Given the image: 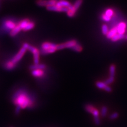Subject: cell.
I'll list each match as a JSON object with an SVG mask.
<instances>
[{"instance_id":"7a4b0ae2","label":"cell","mask_w":127,"mask_h":127,"mask_svg":"<svg viewBox=\"0 0 127 127\" xmlns=\"http://www.w3.org/2000/svg\"><path fill=\"white\" fill-rule=\"evenodd\" d=\"M57 44L56 43L51 42H44L41 45V51H40V52L43 55L54 53L57 51Z\"/></svg>"},{"instance_id":"484cf974","label":"cell","mask_w":127,"mask_h":127,"mask_svg":"<svg viewBox=\"0 0 127 127\" xmlns=\"http://www.w3.org/2000/svg\"><path fill=\"white\" fill-rule=\"evenodd\" d=\"M113 13H114V12H113V11L112 10V9H109L108 10H106L105 11L104 14L105 15H106L107 16H108V17L111 18L112 16L113 15Z\"/></svg>"},{"instance_id":"f1b7e54d","label":"cell","mask_w":127,"mask_h":127,"mask_svg":"<svg viewBox=\"0 0 127 127\" xmlns=\"http://www.w3.org/2000/svg\"><path fill=\"white\" fill-rule=\"evenodd\" d=\"M102 18L103 20H104V21H106V22H108V21H109L110 20H111V18L108 17V16H107L104 14L102 15Z\"/></svg>"},{"instance_id":"9c48e42d","label":"cell","mask_w":127,"mask_h":127,"mask_svg":"<svg viewBox=\"0 0 127 127\" xmlns=\"http://www.w3.org/2000/svg\"><path fill=\"white\" fill-rule=\"evenodd\" d=\"M46 9L50 11H54L58 12H67L68 10V9L59 7V6H57L56 5L47 6Z\"/></svg>"},{"instance_id":"6da1fadb","label":"cell","mask_w":127,"mask_h":127,"mask_svg":"<svg viewBox=\"0 0 127 127\" xmlns=\"http://www.w3.org/2000/svg\"><path fill=\"white\" fill-rule=\"evenodd\" d=\"M12 101L16 106H19L21 109L26 108L31 109L34 106L35 98L34 96L30 94L25 89H19L12 96Z\"/></svg>"},{"instance_id":"30bf717a","label":"cell","mask_w":127,"mask_h":127,"mask_svg":"<svg viewBox=\"0 0 127 127\" xmlns=\"http://www.w3.org/2000/svg\"><path fill=\"white\" fill-rule=\"evenodd\" d=\"M56 5L59 7L67 8L68 9H69L72 6V4L67 0H58Z\"/></svg>"},{"instance_id":"8992f818","label":"cell","mask_w":127,"mask_h":127,"mask_svg":"<svg viewBox=\"0 0 127 127\" xmlns=\"http://www.w3.org/2000/svg\"><path fill=\"white\" fill-rule=\"evenodd\" d=\"M26 51H27V50L25 49L24 47H22L19 50L18 52L13 57L11 61L13 63H14V64H16L19 61H20V60L22 58L23 56L25 55Z\"/></svg>"},{"instance_id":"d4e9b609","label":"cell","mask_w":127,"mask_h":127,"mask_svg":"<svg viewBox=\"0 0 127 127\" xmlns=\"http://www.w3.org/2000/svg\"><path fill=\"white\" fill-rule=\"evenodd\" d=\"M102 32L104 35H106L109 32L108 27L106 25H103L102 26Z\"/></svg>"},{"instance_id":"4dcf8cb0","label":"cell","mask_w":127,"mask_h":127,"mask_svg":"<svg viewBox=\"0 0 127 127\" xmlns=\"http://www.w3.org/2000/svg\"><path fill=\"white\" fill-rule=\"evenodd\" d=\"M126 39H127V36H126Z\"/></svg>"},{"instance_id":"7402d4cb","label":"cell","mask_w":127,"mask_h":127,"mask_svg":"<svg viewBox=\"0 0 127 127\" xmlns=\"http://www.w3.org/2000/svg\"><path fill=\"white\" fill-rule=\"evenodd\" d=\"M115 69H116V67L114 65H111L110 67L109 71H110V76L111 77H114L115 76Z\"/></svg>"},{"instance_id":"ac0fdd59","label":"cell","mask_w":127,"mask_h":127,"mask_svg":"<svg viewBox=\"0 0 127 127\" xmlns=\"http://www.w3.org/2000/svg\"><path fill=\"white\" fill-rule=\"evenodd\" d=\"M35 22L32 21H31V20H30V21L29 22L28 25H26V26L24 29L23 31H28L31 30H32L33 28H35Z\"/></svg>"},{"instance_id":"ba28073f","label":"cell","mask_w":127,"mask_h":127,"mask_svg":"<svg viewBox=\"0 0 127 127\" xmlns=\"http://www.w3.org/2000/svg\"><path fill=\"white\" fill-rule=\"evenodd\" d=\"M95 85L97 88H99V89L104 90V91H106L107 92H111L112 91L111 87L107 85L104 82H96Z\"/></svg>"},{"instance_id":"4fadbf2b","label":"cell","mask_w":127,"mask_h":127,"mask_svg":"<svg viewBox=\"0 0 127 127\" xmlns=\"http://www.w3.org/2000/svg\"><path fill=\"white\" fill-rule=\"evenodd\" d=\"M16 67V64L13 63L11 61H6L4 65V67L5 69L8 71H11V70L14 69Z\"/></svg>"},{"instance_id":"4316f807","label":"cell","mask_w":127,"mask_h":127,"mask_svg":"<svg viewBox=\"0 0 127 127\" xmlns=\"http://www.w3.org/2000/svg\"><path fill=\"white\" fill-rule=\"evenodd\" d=\"M114 81V77H111V76H109V77L106 79L105 81V83L107 85H110V84H111L112 83H113Z\"/></svg>"},{"instance_id":"5b68a950","label":"cell","mask_w":127,"mask_h":127,"mask_svg":"<svg viewBox=\"0 0 127 127\" xmlns=\"http://www.w3.org/2000/svg\"><path fill=\"white\" fill-rule=\"evenodd\" d=\"M77 43L78 42L76 40L72 39L68 41H67L64 43L57 44V51L65 48L72 49L73 47L75 46Z\"/></svg>"},{"instance_id":"603a6c76","label":"cell","mask_w":127,"mask_h":127,"mask_svg":"<svg viewBox=\"0 0 127 127\" xmlns=\"http://www.w3.org/2000/svg\"><path fill=\"white\" fill-rule=\"evenodd\" d=\"M108 111V109L106 106H103L101 108V114L102 117L106 116Z\"/></svg>"},{"instance_id":"83f0119b","label":"cell","mask_w":127,"mask_h":127,"mask_svg":"<svg viewBox=\"0 0 127 127\" xmlns=\"http://www.w3.org/2000/svg\"><path fill=\"white\" fill-rule=\"evenodd\" d=\"M94 121L95 124L97 126H99L101 124V120L100 119V117H97V118H94Z\"/></svg>"},{"instance_id":"ffe728a7","label":"cell","mask_w":127,"mask_h":127,"mask_svg":"<svg viewBox=\"0 0 127 127\" xmlns=\"http://www.w3.org/2000/svg\"><path fill=\"white\" fill-rule=\"evenodd\" d=\"M72 49L73 51H74L75 52H80L82 51L83 47L81 44H79V43H77L75 46L73 47L72 48Z\"/></svg>"},{"instance_id":"d6986e66","label":"cell","mask_w":127,"mask_h":127,"mask_svg":"<svg viewBox=\"0 0 127 127\" xmlns=\"http://www.w3.org/2000/svg\"><path fill=\"white\" fill-rule=\"evenodd\" d=\"M125 35L124 34H119V33H116L115 35H114L113 37L111 39L112 41H118L120 39H122L125 38Z\"/></svg>"},{"instance_id":"7c38bea8","label":"cell","mask_w":127,"mask_h":127,"mask_svg":"<svg viewBox=\"0 0 127 127\" xmlns=\"http://www.w3.org/2000/svg\"><path fill=\"white\" fill-rule=\"evenodd\" d=\"M116 27L118 33H119V34H124L127 28V25L125 22H121Z\"/></svg>"},{"instance_id":"1f68e13d","label":"cell","mask_w":127,"mask_h":127,"mask_svg":"<svg viewBox=\"0 0 127 127\" xmlns=\"http://www.w3.org/2000/svg\"></svg>"},{"instance_id":"277c9868","label":"cell","mask_w":127,"mask_h":127,"mask_svg":"<svg viewBox=\"0 0 127 127\" xmlns=\"http://www.w3.org/2000/svg\"><path fill=\"white\" fill-rule=\"evenodd\" d=\"M18 23H16L13 20L6 19L3 21V28L6 32H10L12 29H14Z\"/></svg>"},{"instance_id":"e0dca14e","label":"cell","mask_w":127,"mask_h":127,"mask_svg":"<svg viewBox=\"0 0 127 127\" xmlns=\"http://www.w3.org/2000/svg\"><path fill=\"white\" fill-rule=\"evenodd\" d=\"M117 33H118V32H117L116 27H114L113 28H112L111 30L108 32V34L106 35V37H107V38L109 39H111L113 36L116 34Z\"/></svg>"},{"instance_id":"44dd1931","label":"cell","mask_w":127,"mask_h":127,"mask_svg":"<svg viewBox=\"0 0 127 127\" xmlns=\"http://www.w3.org/2000/svg\"><path fill=\"white\" fill-rule=\"evenodd\" d=\"M36 4L39 6H48L47 0H37Z\"/></svg>"},{"instance_id":"9a60e30c","label":"cell","mask_w":127,"mask_h":127,"mask_svg":"<svg viewBox=\"0 0 127 127\" xmlns=\"http://www.w3.org/2000/svg\"><path fill=\"white\" fill-rule=\"evenodd\" d=\"M46 68V65L45 64H37V65H30L29 67V69L33 71V70L35 69H42L44 70Z\"/></svg>"},{"instance_id":"cb8c5ba5","label":"cell","mask_w":127,"mask_h":127,"mask_svg":"<svg viewBox=\"0 0 127 127\" xmlns=\"http://www.w3.org/2000/svg\"><path fill=\"white\" fill-rule=\"evenodd\" d=\"M119 116V113L115 112L112 113V114L110 115L109 119H110V120H115V119L118 118Z\"/></svg>"},{"instance_id":"f546056e","label":"cell","mask_w":127,"mask_h":127,"mask_svg":"<svg viewBox=\"0 0 127 127\" xmlns=\"http://www.w3.org/2000/svg\"><path fill=\"white\" fill-rule=\"evenodd\" d=\"M21 107L19 106H16V108H15V113L16 114L18 115L19 114L20 112L21 111Z\"/></svg>"},{"instance_id":"5bb4252c","label":"cell","mask_w":127,"mask_h":127,"mask_svg":"<svg viewBox=\"0 0 127 127\" xmlns=\"http://www.w3.org/2000/svg\"><path fill=\"white\" fill-rule=\"evenodd\" d=\"M30 21V20L26 18L22 20H21L20 21H19L17 24L21 29V30L23 31Z\"/></svg>"},{"instance_id":"52a82bcc","label":"cell","mask_w":127,"mask_h":127,"mask_svg":"<svg viewBox=\"0 0 127 127\" xmlns=\"http://www.w3.org/2000/svg\"><path fill=\"white\" fill-rule=\"evenodd\" d=\"M85 111L91 113V114L94 116V118H97L99 117L100 113L98 109H96L94 106L91 104H86L85 106Z\"/></svg>"},{"instance_id":"2e32d148","label":"cell","mask_w":127,"mask_h":127,"mask_svg":"<svg viewBox=\"0 0 127 127\" xmlns=\"http://www.w3.org/2000/svg\"><path fill=\"white\" fill-rule=\"evenodd\" d=\"M21 31V29L17 24L15 27L13 29H12V30L9 32L10 36L11 37H14L17 35Z\"/></svg>"},{"instance_id":"3957f363","label":"cell","mask_w":127,"mask_h":127,"mask_svg":"<svg viewBox=\"0 0 127 127\" xmlns=\"http://www.w3.org/2000/svg\"><path fill=\"white\" fill-rule=\"evenodd\" d=\"M83 0H76V1L72 5V7L68 9V11L67 12V15L69 18H73L75 16L77 11H78L79 8L81 7L83 3Z\"/></svg>"},{"instance_id":"8fae6325","label":"cell","mask_w":127,"mask_h":127,"mask_svg":"<svg viewBox=\"0 0 127 127\" xmlns=\"http://www.w3.org/2000/svg\"><path fill=\"white\" fill-rule=\"evenodd\" d=\"M31 74L35 77H42L45 75V72L42 69H35L32 71Z\"/></svg>"}]
</instances>
